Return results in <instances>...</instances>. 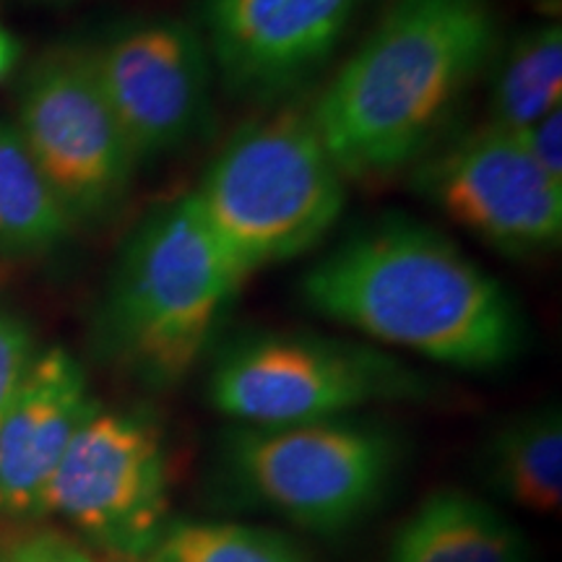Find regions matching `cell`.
Masks as SVG:
<instances>
[{
	"label": "cell",
	"mask_w": 562,
	"mask_h": 562,
	"mask_svg": "<svg viewBox=\"0 0 562 562\" xmlns=\"http://www.w3.org/2000/svg\"><path fill=\"white\" fill-rule=\"evenodd\" d=\"M91 60L138 161L182 149L209 121L214 66L186 21H133L91 47Z\"/></svg>",
	"instance_id": "10"
},
{
	"label": "cell",
	"mask_w": 562,
	"mask_h": 562,
	"mask_svg": "<svg viewBox=\"0 0 562 562\" xmlns=\"http://www.w3.org/2000/svg\"><path fill=\"white\" fill-rule=\"evenodd\" d=\"M34 360H37V344L32 328L24 318L0 305V422L11 409Z\"/></svg>",
	"instance_id": "18"
},
{
	"label": "cell",
	"mask_w": 562,
	"mask_h": 562,
	"mask_svg": "<svg viewBox=\"0 0 562 562\" xmlns=\"http://www.w3.org/2000/svg\"><path fill=\"white\" fill-rule=\"evenodd\" d=\"M497 47L490 0H393L307 108L347 182L417 165Z\"/></svg>",
	"instance_id": "2"
},
{
	"label": "cell",
	"mask_w": 562,
	"mask_h": 562,
	"mask_svg": "<svg viewBox=\"0 0 562 562\" xmlns=\"http://www.w3.org/2000/svg\"><path fill=\"white\" fill-rule=\"evenodd\" d=\"M0 562H97L89 550L60 531H32L0 550Z\"/></svg>",
	"instance_id": "19"
},
{
	"label": "cell",
	"mask_w": 562,
	"mask_h": 562,
	"mask_svg": "<svg viewBox=\"0 0 562 562\" xmlns=\"http://www.w3.org/2000/svg\"><path fill=\"white\" fill-rule=\"evenodd\" d=\"M364 0H201L203 42L224 87L271 102L331 60Z\"/></svg>",
	"instance_id": "11"
},
{
	"label": "cell",
	"mask_w": 562,
	"mask_h": 562,
	"mask_svg": "<svg viewBox=\"0 0 562 562\" xmlns=\"http://www.w3.org/2000/svg\"><path fill=\"white\" fill-rule=\"evenodd\" d=\"M21 140L74 222L121 209L138 159L112 112L87 47H58L34 63L21 87Z\"/></svg>",
	"instance_id": "8"
},
{
	"label": "cell",
	"mask_w": 562,
	"mask_h": 562,
	"mask_svg": "<svg viewBox=\"0 0 562 562\" xmlns=\"http://www.w3.org/2000/svg\"><path fill=\"white\" fill-rule=\"evenodd\" d=\"M74 224L16 125L0 123V252L40 256L58 248Z\"/></svg>",
	"instance_id": "15"
},
{
	"label": "cell",
	"mask_w": 562,
	"mask_h": 562,
	"mask_svg": "<svg viewBox=\"0 0 562 562\" xmlns=\"http://www.w3.org/2000/svg\"><path fill=\"white\" fill-rule=\"evenodd\" d=\"M224 461L252 501L302 529L331 533L375 508L396 474L402 448L383 425L339 417L240 425L227 438Z\"/></svg>",
	"instance_id": "6"
},
{
	"label": "cell",
	"mask_w": 562,
	"mask_h": 562,
	"mask_svg": "<svg viewBox=\"0 0 562 562\" xmlns=\"http://www.w3.org/2000/svg\"><path fill=\"white\" fill-rule=\"evenodd\" d=\"M151 562H307L279 533L245 524L175 521Z\"/></svg>",
	"instance_id": "17"
},
{
	"label": "cell",
	"mask_w": 562,
	"mask_h": 562,
	"mask_svg": "<svg viewBox=\"0 0 562 562\" xmlns=\"http://www.w3.org/2000/svg\"><path fill=\"white\" fill-rule=\"evenodd\" d=\"M516 133L521 136L524 146L529 149L533 161H537L552 180L562 182V108L550 112V115L539 117L537 123L526 125V128Z\"/></svg>",
	"instance_id": "20"
},
{
	"label": "cell",
	"mask_w": 562,
	"mask_h": 562,
	"mask_svg": "<svg viewBox=\"0 0 562 562\" xmlns=\"http://www.w3.org/2000/svg\"><path fill=\"white\" fill-rule=\"evenodd\" d=\"M490 79V123L521 131L562 108V30L558 21L524 30L497 47Z\"/></svg>",
	"instance_id": "16"
},
{
	"label": "cell",
	"mask_w": 562,
	"mask_h": 562,
	"mask_svg": "<svg viewBox=\"0 0 562 562\" xmlns=\"http://www.w3.org/2000/svg\"><path fill=\"white\" fill-rule=\"evenodd\" d=\"M19 58V45L5 30H0V81L11 74V68L16 66Z\"/></svg>",
	"instance_id": "21"
},
{
	"label": "cell",
	"mask_w": 562,
	"mask_h": 562,
	"mask_svg": "<svg viewBox=\"0 0 562 562\" xmlns=\"http://www.w3.org/2000/svg\"><path fill=\"white\" fill-rule=\"evenodd\" d=\"M490 487L518 508L558 516L562 508V414L558 404L539 406L505 422L482 451Z\"/></svg>",
	"instance_id": "14"
},
{
	"label": "cell",
	"mask_w": 562,
	"mask_h": 562,
	"mask_svg": "<svg viewBox=\"0 0 562 562\" xmlns=\"http://www.w3.org/2000/svg\"><path fill=\"white\" fill-rule=\"evenodd\" d=\"M425 381L385 351L315 334L235 341L209 378V402L248 427L339 419L370 404L425 393Z\"/></svg>",
	"instance_id": "5"
},
{
	"label": "cell",
	"mask_w": 562,
	"mask_h": 562,
	"mask_svg": "<svg viewBox=\"0 0 562 562\" xmlns=\"http://www.w3.org/2000/svg\"><path fill=\"white\" fill-rule=\"evenodd\" d=\"M521 529L463 490H438L396 531L385 562H529Z\"/></svg>",
	"instance_id": "13"
},
{
	"label": "cell",
	"mask_w": 562,
	"mask_h": 562,
	"mask_svg": "<svg viewBox=\"0 0 562 562\" xmlns=\"http://www.w3.org/2000/svg\"><path fill=\"white\" fill-rule=\"evenodd\" d=\"M245 279L318 248L347 206V178L311 110L281 108L232 133L191 193Z\"/></svg>",
	"instance_id": "4"
},
{
	"label": "cell",
	"mask_w": 562,
	"mask_h": 562,
	"mask_svg": "<svg viewBox=\"0 0 562 562\" xmlns=\"http://www.w3.org/2000/svg\"><path fill=\"white\" fill-rule=\"evenodd\" d=\"M300 292L321 318L446 368L501 370L526 347L524 313L503 281L406 216L351 232L302 273Z\"/></svg>",
	"instance_id": "1"
},
{
	"label": "cell",
	"mask_w": 562,
	"mask_h": 562,
	"mask_svg": "<svg viewBox=\"0 0 562 562\" xmlns=\"http://www.w3.org/2000/svg\"><path fill=\"white\" fill-rule=\"evenodd\" d=\"M533 3L542 5V9L550 13H560V0H533Z\"/></svg>",
	"instance_id": "22"
},
{
	"label": "cell",
	"mask_w": 562,
	"mask_h": 562,
	"mask_svg": "<svg viewBox=\"0 0 562 562\" xmlns=\"http://www.w3.org/2000/svg\"><path fill=\"white\" fill-rule=\"evenodd\" d=\"M87 372L55 347L37 355L0 422V513L40 518L42 497L70 440L97 409Z\"/></svg>",
	"instance_id": "12"
},
{
	"label": "cell",
	"mask_w": 562,
	"mask_h": 562,
	"mask_svg": "<svg viewBox=\"0 0 562 562\" xmlns=\"http://www.w3.org/2000/svg\"><path fill=\"white\" fill-rule=\"evenodd\" d=\"M42 516H60L125 562L151 554L170 526V469L157 422L97 406L55 469Z\"/></svg>",
	"instance_id": "7"
},
{
	"label": "cell",
	"mask_w": 562,
	"mask_h": 562,
	"mask_svg": "<svg viewBox=\"0 0 562 562\" xmlns=\"http://www.w3.org/2000/svg\"><path fill=\"white\" fill-rule=\"evenodd\" d=\"M193 195L161 203L125 240L100 305L102 349L151 389L191 375L245 286Z\"/></svg>",
	"instance_id": "3"
},
{
	"label": "cell",
	"mask_w": 562,
	"mask_h": 562,
	"mask_svg": "<svg viewBox=\"0 0 562 562\" xmlns=\"http://www.w3.org/2000/svg\"><path fill=\"white\" fill-rule=\"evenodd\" d=\"M412 188L503 256H544L562 243V182L503 125L484 121L432 146L414 165Z\"/></svg>",
	"instance_id": "9"
}]
</instances>
